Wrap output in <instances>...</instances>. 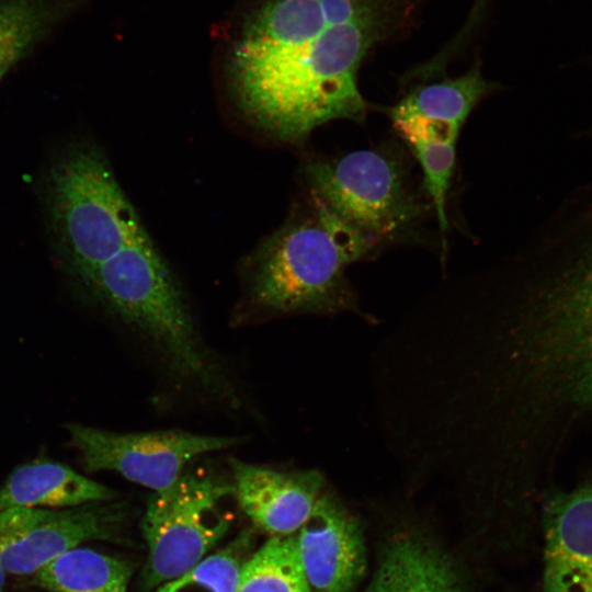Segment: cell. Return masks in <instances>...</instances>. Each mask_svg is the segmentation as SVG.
I'll return each instance as SVG.
<instances>
[{
  "mask_svg": "<svg viewBox=\"0 0 592 592\" xmlns=\"http://www.w3.org/2000/svg\"><path fill=\"white\" fill-rule=\"evenodd\" d=\"M419 162L423 173V186L442 235L445 252V235L448 231L447 195L456 164L457 141L415 133L400 135Z\"/></svg>",
  "mask_w": 592,
  "mask_h": 592,
  "instance_id": "d6986e66",
  "label": "cell"
},
{
  "mask_svg": "<svg viewBox=\"0 0 592 592\" xmlns=\"http://www.w3.org/2000/svg\"><path fill=\"white\" fill-rule=\"evenodd\" d=\"M545 592H592V471L545 508Z\"/></svg>",
  "mask_w": 592,
  "mask_h": 592,
  "instance_id": "7c38bea8",
  "label": "cell"
},
{
  "mask_svg": "<svg viewBox=\"0 0 592 592\" xmlns=\"http://www.w3.org/2000/svg\"><path fill=\"white\" fill-rule=\"evenodd\" d=\"M234 496L242 512L271 536L296 534L327 491L317 469L277 470L230 459Z\"/></svg>",
  "mask_w": 592,
  "mask_h": 592,
  "instance_id": "8fae6325",
  "label": "cell"
},
{
  "mask_svg": "<svg viewBox=\"0 0 592 592\" xmlns=\"http://www.w3.org/2000/svg\"><path fill=\"white\" fill-rule=\"evenodd\" d=\"M490 0H474L471 9L465 23L467 26L477 29L480 26L486 15V10Z\"/></svg>",
  "mask_w": 592,
  "mask_h": 592,
  "instance_id": "44dd1931",
  "label": "cell"
},
{
  "mask_svg": "<svg viewBox=\"0 0 592 592\" xmlns=\"http://www.w3.org/2000/svg\"><path fill=\"white\" fill-rule=\"evenodd\" d=\"M66 430L87 471H115L153 492L173 485L194 458L241 442L179 430L119 433L75 423Z\"/></svg>",
  "mask_w": 592,
  "mask_h": 592,
  "instance_id": "ba28073f",
  "label": "cell"
},
{
  "mask_svg": "<svg viewBox=\"0 0 592 592\" xmlns=\"http://www.w3.org/2000/svg\"><path fill=\"white\" fill-rule=\"evenodd\" d=\"M310 592H353L366 571V547L358 521L328 490L296 533Z\"/></svg>",
  "mask_w": 592,
  "mask_h": 592,
  "instance_id": "30bf717a",
  "label": "cell"
},
{
  "mask_svg": "<svg viewBox=\"0 0 592 592\" xmlns=\"http://www.w3.org/2000/svg\"><path fill=\"white\" fill-rule=\"evenodd\" d=\"M492 89L493 84L483 77L478 61L457 77H443L411 87L392 110L462 129L470 112Z\"/></svg>",
  "mask_w": 592,
  "mask_h": 592,
  "instance_id": "2e32d148",
  "label": "cell"
},
{
  "mask_svg": "<svg viewBox=\"0 0 592 592\" xmlns=\"http://www.w3.org/2000/svg\"><path fill=\"white\" fill-rule=\"evenodd\" d=\"M398 401L443 471L526 477L592 423V238L446 282L398 320Z\"/></svg>",
  "mask_w": 592,
  "mask_h": 592,
  "instance_id": "6da1fadb",
  "label": "cell"
},
{
  "mask_svg": "<svg viewBox=\"0 0 592 592\" xmlns=\"http://www.w3.org/2000/svg\"><path fill=\"white\" fill-rule=\"evenodd\" d=\"M113 501L66 509L10 508L1 511L0 562L4 571L32 576L87 540H121L126 511L123 504Z\"/></svg>",
  "mask_w": 592,
  "mask_h": 592,
  "instance_id": "9c48e42d",
  "label": "cell"
},
{
  "mask_svg": "<svg viewBox=\"0 0 592 592\" xmlns=\"http://www.w3.org/2000/svg\"><path fill=\"white\" fill-rule=\"evenodd\" d=\"M116 492L49 459H36L15 468L0 486V512L10 508L66 509L113 501Z\"/></svg>",
  "mask_w": 592,
  "mask_h": 592,
  "instance_id": "4fadbf2b",
  "label": "cell"
},
{
  "mask_svg": "<svg viewBox=\"0 0 592 592\" xmlns=\"http://www.w3.org/2000/svg\"><path fill=\"white\" fill-rule=\"evenodd\" d=\"M314 209L260 249L249 278L252 303L272 314L354 312L366 317L346 269L376 248L314 197Z\"/></svg>",
  "mask_w": 592,
  "mask_h": 592,
  "instance_id": "277c9868",
  "label": "cell"
},
{
  "mask_svg": "<svg viewBox=\"0 0 592 592\" xmlns=\"http://www.w3.org/2000/svg\"><path fill=\"white\" fill-rule=\"evenodd\" d=\"M237 592H310L296 534L271 536L251 554Z\"/></svg>",
  "mask_w": 592,
  "mask_h": 592,
  "instance_id": "e0dca14e",
  "label": "cell"
},
{
  "mask_svg": "<svg viewBox=\"0 0 592 592\" xmlns=\"http://www.w3.org/2000/svg\"><path fill=\"white\" fill-rule=\"evenodd\" d=\"M307 179L311 195L376 250L412 239L431 209L413 189L402 158L386 148L316 161Z\"/></svg>",
  "mask_w": 592,
  "mask_h": 592,
  "instance_id": "8992f818",
  "label": "cell"
},
{
  "mask_svg": "<svg viewBox=\"0 0 592 592\" xmlns=\"http://www.w3.org/2000/svg\"><path fill=\"white\" fill-rule=\"evenodd\" d=\"M411 13V0H262L230 56L241 110L287 140L333 119L362 122V61L406 30Z\"/></svg>",
  "mask_w": 592,
  "mask_h": 592,
  "instance_id": "7a4b0ae2",
  "label": "cell"
},
{
  "mask_svg": "<svg viewBox=\"0 0 592 592\" xmlns=\"http://www.w3.org/2000/svg\"><path fill=\"white\" fill-rule=\"evenodd\" d=\"M249 534H241L225 548L204 557L184 574L187 587L194 584L208 592H237L242 569L250 557Z\"/></svg>",
  "mask_w": 592,
  "mask_h": 592,
  "instance_id": "ffe728a7",
  "label": "cell"
},
{
  "mask_svg": "<svg viewBox=\"0 0 592 592\" xmlns=\"http://www.w3.org/2000/svg\"><path fill=\"white\" fill-rule=\"evenodd\" d=\"M132 572L124 559L78 546L34 572L27 583L48 592H127Z\"/></svg>",
  "mask_w": 592,
  "mask_h": 592,
  "instance_id": "9a60e30c",
  "label": "cell"
},
{
  "mask_svg": "<svg viewBox=\"0 0 592 592\" xmlns=\"http://www.w3.org/2000/svg\"><path fill=\"white\" fill-rule=\"evenodd\" d=\"M228 496H234L232 485L184 474L152 493L141 519L148 548L144 591L189 573L226 535L232 519L220 504Z\"/></svg>",
  "mask_w": 592,
  "mask_h": 592,
  "instance_id": "52a82bcc",
  "label": "cell"
},
{
  "mask_svg": "<svg viewBox=\"0 0 592 592\" xmlns=\"http://www.w3.org/2000/svg\"><path fill=\"white\" fill-rule=\"evenodd\" d=\"M0 592H3L2 589H0Z\"/></svg>",
  "mask_w": 592,
  "mask_h": 592,
  "instance_id": "cb8c5ba5",
  "label": "cell"
},
{
  "mask_svg": "<svg viewBox=\"0 0 592 592\" xmlns=\"http://www.w3.org/2000/svg\"><path fill=\"white\" fill-rule=\"evenodd\" d=\"M5 576H7V572L4 571L1 562H0V589L3 588L4 585V582H5Z\"/></svg>",
  "mask_w": 592,
  "mask_h": 592,
  "instance_id": "603a6c76",
  "label": "cell"
},
{
  "mask_svg": "<svg viewBox=\"0 0 592 592\" xmlns=\"http://www.w3.org/2000/svg\"><path fill=\"white\" fill-rule=\"evenodd\" d=\"M364 592H463L449 558L419 536L392 539Z\"/></svg>",
  "mask_w": 592,
  "mask_h": 592,
  "instance_id": "5bb4252c",
  "label": "cell"
},
{
  "mask_svg": "<svg viewBox=\"0 0 592 592\" xmlns=\"http://www.w3.org/2000/svg\"><path fill=\"white\" fill-rule=\"evenodd\" d=\"M55 14L46 0L0 1V81L43 37Z\"/></svg>",
  "mask_w": 592,
  "mask_h": 592,
  "instance_id": "ac0fdd59",
  "label": "cell"
},
{
  "mask_svg": "<svg viewBox=\"0 0 592 592\" xmlns=\"http://www.w3.org/2000/svg\"><path fill=\"white\" fill-rule=\"evenodd\" d=\"M151 346L177 378L220 394L226 380L181 287L148 236L125 246L82 280Z\"/></svg>",
  "mask_w": 592,
  "mask_h": 592,
  "instance_id": "3957f363",
  "label": "cell"
},
{
  "mask_svg": "<svg viewBox=\"0 0 592 592\" xmlns=\"http://www.w3.org/2000/svg\"><path fill=\"white\" fill-rule=\"evenodd\" d=\"M44 204L53 241L80 280L148 236L104 153L84 141L67 145L49 164Z\"/></svg>",
  "mask_w": 592,
  "mask_h": 592,
  "instance_id": "5b68a950",
  "label": "cell"
},
{
  "mask_svg": "<svg viewBox=\"0 0 592 592\" xmlns=\"http://www.w3.org/2000/svg\"><path fill=\"white\" fill-rule=\"evenodd\" d=\"M187 587L185 577L178 578L175 580L163 583L158 587L156 592H180Z\"/></svg>",
  "mask_w": 592,
  "mask_h": 592,
  "instance_id": "7402d4cb",
  "label": "cell"
}]
</instances>
